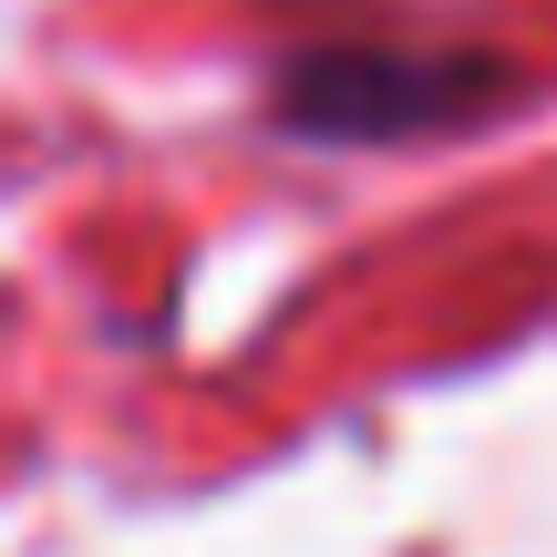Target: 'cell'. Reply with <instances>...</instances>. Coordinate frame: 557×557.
Here are the masks:
<instances>
[{"mask_svg":"<svg viewBox=\"0 0 557 557\" xmlns=\"http://www.w3.org/2000/svg\"><path fill=\"white\" fill-rule=\"evenodd\" d=\"M496 62L485 52H403V41H320V52L278 62L269 114L320 145H403L444 135V124L496 103Z\"/></svg>","mask_w":557,"mask_h":557,"instance_id":"1","label":"cell"}]
</instances>
